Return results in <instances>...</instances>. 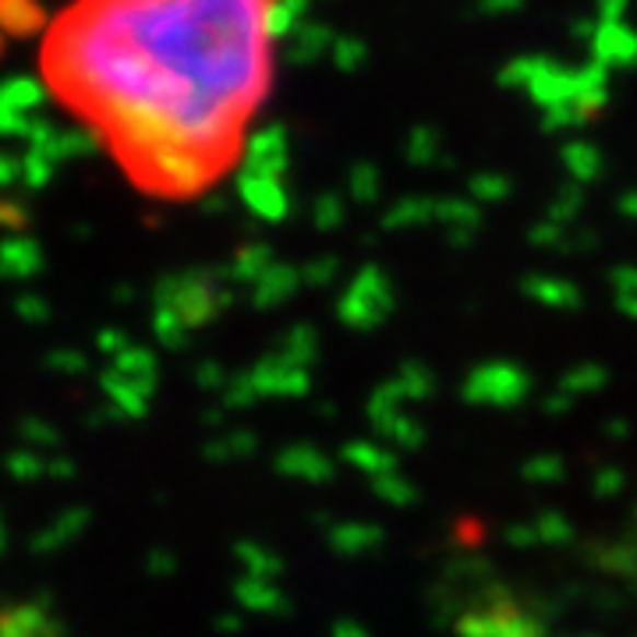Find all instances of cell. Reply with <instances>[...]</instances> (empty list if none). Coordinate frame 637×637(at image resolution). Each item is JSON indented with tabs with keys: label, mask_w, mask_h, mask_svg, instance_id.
I'll list each match as a JSON object with an SVG mask.
<instances>
[{
	"label": "cell",
	"mask_w": 637,
	"mask_h": 637,
	"mask_svg": "<svg viewBox=\"0 0 637 637\" xmlns=\"http://www.w3.org/2000/svg\"><path fill=\"white\" fill-rule=\"evenodd\" d=\"M291 0H89L47 43L54 93L103 131L142 192L220 188L255 149Z\"/></svg>",
	"instance_id": "cell-1"
},
{
	"label": "cell",
	"mask_w": 637,
	"mask_h": 637,
	"mask_svg": "<svg viewBox=\"0 0 637 637\" xmlns=\"http://www.w3.org/2000/svg\"><path fill=\"white\" fill-rule=\"evenodd\" d=\"M43 25V11L36 0H0V28L28 36Z\"/></svg>",
	"instance_id": "cell-2"
},
{
	"label": "cell",
	"mask_w": 637,
	"mask_h": 637,
	"mask_svg": "<svg viewBox=\"0 0 637 637\" xmlns=\"http://www.w3.org/2000/svg\"><path fill=\"white\" fill-rule=\"evenodd\" d=\"M47 630V619L36 605H14V610L0 613V637H39Z\"/></svg>",
	"instance_id": "cell-3"
},
{
	"label": "cell",
	"mask_w": 637,
	"mask_h": 637,
	"mask_svg": "<svg viewBox=\"0 0 637 637\" xmlns=\"http://www.w3.org/2000/svg\"><path fill=\"white\" fill-rule=\"evenodd\" d=\"M39 100H43V89L28 79H11V82L0 85V106H8V111L33 114Z\"/></svg>",
	"instance_id": "cell-4"
},
{
	"label": "cell",
	"mask_w": 637,
	"mask_h": 637,
	"mask_svg": "<svg viewBox=\"0 0 637 637\" xmlns=\"http://www.w3.org/2000/svg\"><path fill=\"white\" fill-rule=\"evenodd\" d=\"M36 266H39V248L33 241H8V245L0 248V269L4 273L25 277V273H33Z\"/></svg>",
	"instance_id": "cell-5"
},
{
	"label": "cell",
	"mask_w": 637,
	"mask_h": 637,
	"mask_svg": "<svg viewBox=\"0 0 637 637\" xmlns=\"http://www.w3.org/2000/svg\"><path fill=\"white\" fill-rule=\"evenodd\" d=\"M54 166H57L54 160L36 153V149H28V153L22 157V181H25L28 188H43L54 177Z\"/></svg>",
	"instance_id": "cell-6"
},
{
	"label": "cell",
	"mask_w": 637,
	"mask_h": 637,
	"mask_svg": "<svg viewBox=\"0 0 637 637\" xmlns=\"http://www.w3.org/2000/svg\"><path fill=\"white\" fill-rule=\"evenodd\" d=\"M14 177H22V160L0 153V188H8Z\"/></svg>",
	"instance_id": "cell-7"
}]
</instances>
